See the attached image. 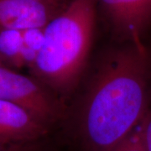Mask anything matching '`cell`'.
Listing matches in <instances>:
<instances>
[{
	"mask_svg": "<svg viewBox=\"0 0 151 151\" xmlns=\"http://www.w3.org/2000/svg\"><path fill=\"white\" fill-rule=\"evenodd\" d=\"M148 71L145 46L129 44L104 60L81 107L82 151H113L139 126L145 118Z\"/></svg>",
	"mask_w": 151,
	"mask_h": 151,
	"instance_id": "cell-1",
	"label": "cell"
},
{
	"mask_svg": "<svg viewBox=\"0 0 151 151\" xmlns=\"http://www.w3.org/2000/svg\"><path fill=\"white\" fill-rule=\"evenodd\" d=\"M97 0H72L44 28L33 76L55 95H66L85 70L96 24Z\"/></svg>",
	"mask_w": 151,
	"mask_h": 151,
	"instance_id": "cell-2",
	"label": "cell"
},
{
	"mask_svg": "<svg viewBox=\"0 0 151 151\" xmlns=\"http://www.w3.org/2000/svg\"><path fill=\"white\" fill-rule=\"evenodd\" d=\"M0 99L24 108L49 126L64 112L59 98L41 81L7 66L0 67Z\"/></svg>",
	"mask_w": 151,
	"mask_h": 151,
	"instance_id": "cell-3",
	"label": "cell"
},
{
	"mask_svg": "<svg viewBox=\"0 0 151 151\" xmlns=\"http://www.w3.org/2000/svg\"><path fill=\"white\" fill-rule=\"evenodd\" d=\"M97 5L122 41L145 46L142 35L151 22V0H97Z\"/></svg>",
	"mask_w": 151,
	"mask_h": 151,
	"instance_id": "cell-4",
	"label": "cell"
},
{
	"mask_svg": "<svg viewBox=\"0 0 151 151\" xmlns=\"http://www.w3.org/2000/svg\"><path fill=\"white\" fill-rule=\"evenodd\" d=\"M70 2L65 0H0V31L43 29Z\"/></svg>",
	"mask_w": 151,
	"mask_h": 151,
	"instance_id": "cell-5",
	"label": "cell"
},
{
	"mask_svg": "<svg viewBox=\"0 0 151 151\" xmlns=\"http://www.w3.org/2000/svg\"><path fill=\"white\" fill-rule=\"evenodd\" d=\"M50 126L24 108L0 99V140L29 145L43 142Z\"/></svg>",
	"mask_w": 151,
	"mask_h": 151,
	"instance_id": "cell-6",
	"label": "cell"
},
{
	"mask_svg": "<svg viewBox=\"0 0 151 151\" xmlns=\"http://www.w3.org/2000/svg\"><path fill=\"white\" fill-rule=\"evenodd\" d=\"M24 30L0 31V57L7 67L12 69L24 66Z\"/></svg>",
	"mask_w": 151,
	"mask_h": 151,
	"instance_id": "cell-7",
	"label": "cell"
},
{
	"mask_svg": "<svg viewBox=\"0 0 151 151\" xmlns=\"http://www.w3.org/2000/svg\"><path fill=\"white\" fill-rule=\"evenodd\" d=\"M113 151H147L143 139L141 124Z\"/></svg>",
	"mask_w": 151,
	"mask_h": 151,
	"instance_id": "cell-8",
	"label": "cell"
},
{
	"mask_svg": "<svg viewBox=\"0 0 151 151\" xmlns=\"http://www.w3.org/2000/svg\"><path fill=\"white\" fill-rule=\"evenodd\" d=\"M0 151H44V150L42 143L29 145H18L0 140Z\"/></svg>",
	"mask_w": 151,
	"mask_h": 151,
	"instance_id": "cell-9",
	"label": "cell"
},
{
	"mask_svg": "<svg viewBox=\"0 0 151 151\" xmlns=\"http://www.w3.org/2000/svg\"><path fill=\"white\" fill-rule=\"evenodd\" d=\"M141 126L146 150L151 151V111L142 120Z\"/></svg>",
	"mask_w": 151,
	"mask_h": 151,
	"instance_id": "cell-10",
	"label": "cell"
},
{
	"mask_svg": "<svg viewBox=\"0 0 151 151\" xmlns=\"http://www.w3.org/2000/svg\"><path fill=\"white\" fill-rule=\"evenodd\" d=\"M1 66H6L5 65H4V63L3 62V60H2V58L0 57V67Z\"/></svg>",
	"mask_w": 151,
	"mask_h": 151,
	"instance_id": "cell-11",
	"label": "cell"
},
{
	"mask_svg": "<svg viewBox=\"0 0 151 151\" xmlns=\"http://www.w3.org/2000/svg\"><path fill=\"white\" fill-rule=\"evenodd\" d=\"M65 1H68V2H70V1H72V0H65Z\"/></svg>",
	"mask_w": 151,
	"mask_h": 151,
	"instance_id": "cell-12",
	"label": "cell"
}]
</instances>
